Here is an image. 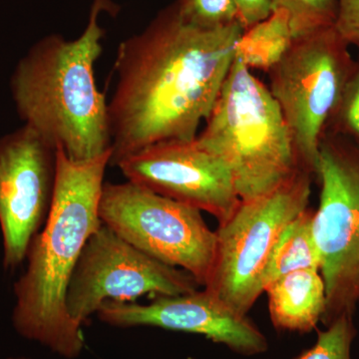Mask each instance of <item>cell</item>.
<instances>
[{"label": "cell", "mask_w": 359, "mask_h": 359, "mask_svg": "<svg viewBox=\"0 0 359 359\" xmlns=\"http://www.w3.org/2000/svg\"><path fill=\"white\" fill-rule=\"evenodd\" d=\"M199 285L184 269L149 256L102 224L78 259L66 292V309L82 327L105 302H132L147 294H188Z\"/></svg>", "instance_id": "9"}, {"label": "cell", "mask_w": 359, "mask_h": 359, "mask_svg": "<svg viewBox=\"0 0 359 359\" xmlns=\"http://www.w3.org/2000/svg\"><path fill=\"white\" fill-rule=\"evenodd\" d=\"M241 23L205 28L175 4L118 46L108 103L110 165L154 144L192 141L216 103L244 32Z\"/></svg>", "instance_id": "1"}, {"label": "cell", "mask_w": 359, "mask_h": 359, "mask_svg": "<svg viewBox=\"0 0 359 359\" xmlns=\"http://www.w3.org/2000/svg\"><path fill=\"white\" fill-rule=\"evenodd\" d=\"M116 167L128 181L209 212L219 224L226 223L242 202L228 166L196 139L154 144Z\"/></svg>", "instance_id": "11"}, {"label": "cell", "mask_w": 359, "mask_h": 359, "mask_svg": "<svg viewBox=\"0 0 359 359\" xmlns=\"http://www.w3.org/2000/svg\"><path fill=\"white\" fill-rule=\"evenodd\" d=\"M102 224L163 263L184 269L205 285L216 256L217 235L202 212L134 182L104 183Z\"/></svg>", "instance_id": "8"}, {"label": "cell", "mask_w": 359, "mask_h": 359, "mask_svg": "<svg viewBox=\"0 0 359 359\" xmlns=\"http://www.w3.org/2000/svg\"><path fill=\"white\" fill-rule=\"evenodd\" d=\"M354 60L332 25L295 37L282 60L268 72L269 91L289 126L299 165L313 176L321 137Z\"/></svg>", "instance_id": "5"}, {"label": "cell", "mask_w": 359, "mask_h": 359, "mask_svg": "<svg viewBox=\"0 0 359 359\" xmlns=\"http://www.w3.org/2000/svg\"><path fill=\"white\" fill-rule=\"evenodd\" d=\"M110 159L108 152L71 160L56 147L50 211L28 249L27 269L14 285L16 332L66 359L79 358L85 346L81 325L66 309V292L87 241L102 224L99 203Z\"/></svg>", "instance_id": "2"}, {"label": "cell", "mask_w": 359, "mask_h": 359, "mask_svg": "<svg viewBox=\"0 0 359 359\" xmlns=\"http://www.w3.org/2000/svg\"><path fill=\"white\" fill-rule=\"evenodd\" d=\"M237 7L238 21L244 29L268 18L273 13L271 0H233Z\"/></svg>", "instance_id": "21"}, {"label": "cell", "mask_w": 359, "mask_h": 359, "mask_svg": "<svg viewBox=\"0 0 359 359\" xmlns=\"http://www.w3.org/2000/svg\"><path fill=\"white\" fill-rule=\"evenodd\" d=\"M313 210H304L280 233L264 271V292L278 278L302 269H320V257L313 235Z\"/></svg>", "instance_id": "14"}, {"label": "cell", "mask_w": 359, "mask_h": 359, "mask_svg": "<svg viewBox=\"0 0 359 359\" xmlns=\"http://www.w3.org/2000/svg\"><path fill=\"white\" fill-rule=\"evenodd\" d=\"M196 142L228 166L242 202L269 195L302 169L269 86L238 59Z\"/></svg>", "instance_id": "4"}, {"label": "cell", "mask_w": 359, "mask_h": 359, "mask_svg": "<svg viewBox=\"0 0 359 359\" xmlns=\"http://www.w3.org/2000/svg\"><path fill=\"white\" fill-rule=\"evenodd\" d=\"M174 4L184 20L201 27L240 23L233 0H176Z\"/></svg>", "instance_id": "19"}, {"label": "cell", "mask_w": 359, "mask_h": 359, "mask_svg": "<svg viewBox=\"0 0 359 359\" xmlns=\"http://www.w3.org/2000/svg\"><path fill=\"white\" fill-rule=\"evenodd\" d=\"M356 337L353 316H340L318 332V339L313 347L302 351L294 359H353L351 346Z\"/></svg>", "instance_id": "17"}, {"label": "cell", "mask_w": 359, "mask_h": 359, "mask_svg": "<svg viewBox=\"0 0 359 359\" xmlns=\"http://www.w3.org/2000/svg\"><path fill=\"white\" fill-rule=\"evenodd\" d=\"M273 9H283L289 15L295 37L334 25L335 0H271Z\"/></svg>", "instance_id": "16"}, {"label": "cell", "mask_w": 359, "mask_h": 359, "mask_svg": "<svg viewBox=\"0 0 359 359\" xmlns=\"http://www.w3.org/2000/svg\"><path fill=\"white\" fill-rule=\"evenodd\" d=\"M56 180V147L25 125L0 138V228L4 264L25 262L50 211Z\"/></svg>", "instance_id": "10"}, {"label": "cell", "mask_w": 359, "mask_h": 359, "mask_svg": "<svg viewBox=\"0 0 359 359\" xmlns=\"http://www.w3.org/2000/svg\"><path fill=\"white\" fill-rule=\"evenodd\" d=\"M97 316L116 327H152L204 335L243 355H257L269 348L266 335L248 316L238 313L205 289L160 295L148 304L107 302Z\"/></svg>", "instance_id": "12"}, {"label": "cell", "mask_w": 359, "mask_h": 359, "mask_svg": "<svg viewBox=\"0 0 359 359\" xmlns=\"http://www.w3.org/2000/svg\"><path fill=\"white\" fill-rule=\"evenodd\" d=\"M112 0H93L88 23L76 39L51 34L33 45L11 77V93L25 125L74 161L111 152L109 113L98 89L95 65L102 53V13Z\"/></svg>", "instance_id": "3"}, {"label": "cell", "mask_w": 359, "mask_h": 359, "mask_svg": "<svg viewBox=\"0 0 359 359\" xmlns=\"http://www.w3.org/2000/svg\"></svg>", "instance_id": "23"}, {"label": "cell", "mask_w": 359, "mask_h": 359, "mask_svg": "<svg viewBox=\"0 0 359 359\" xmlns=\"http://www.w3.org/2000/svg\"><path fill=\"white\" fill-rule=\"evenodd\" d=\"M334 28L349 47L359 51V0H335Z\"/></svg>", "instance_id": "20"}, {"label": "cell", "mask_w": 359, "mask_h": 359, "mask_svg": "<svg viewBox=\"0 0 359 359\" xmlns=\"http://www.w3.org/2000/svg\"><path fill=\"white\" fill-rule=\"evenodd\" d=\"M7 359H32V358H7Z\"/></svg>", "instance_id": "22"}, {"label": "cell", "mask_w": 359, "mask_h": 359, "mask_svg": "<svg viewBox=\"0 0 359 359\" xmlns=\"http://www.w3.org/2000/svg\"><path fill=\"white\" fill-rule=\"evenodd\" d=\"M313 175L299 170L269 195L241 202L216 231V256L205 290L243 316L263 294V276L283 229L308 209Z\"/></svg>", "instance_id": "7"}, {"label": "cell", "mask_w": 359, "mask_h": 359, "mask_svg": "<svg viewBox=\"0 0 359 359\" xmlns=\"http://www.w3.org/2000/svg\"><path fill=\"white\" fill-rule=\"evenodd\" d=\"M294 36L289 15L273 9L266 20L245 29L236 46V59L250 70L268 73L289 50Z\"/></svg>", "instance_id": "15"}, {"label": "cell", "mask_w": 359, "mask_h": 359, "mask_svg": "<svg viewBox=\"0 0 359 359\" xmlns=\"http://www.w3.org/2000/svg\"><path fill=\"white\" fill-rule=\"evenodd\" d=\"M264 292L271 323L278 330L306 334L323 320L327 294L320 271H294L271 283Z\"/></svg>", "instance_id": "13"}, {"label": "cell", "mask_w": 359, "mask_h": 359, "mask_svg": "<svg viewBox=\"0 0 359 359\" xmlns=\"http://www.w3.org/2000/svg\"><path fill=\"white\" fill-rule=\"evenodd\" d=\"M325 132L346 137L359 146V58L353 69Z\"/></svg>", "instance_id": "18"}, {"label": "cell", "mask_w": 359, "mask_h": 359, "mask_svg": "<svg viewBox=\"0 0 359 359\" xmlns=\"http://www.w3.org/2000/svg\"><path fill=\"white\" fill-rule=\"evenodd\" d=\"M316 178L320 197L313 235L327 294L321 321L327 327L340 316H354L359 304V146L325 132Z\"/></svg>", "instance_id": "6"}]
</instances>
